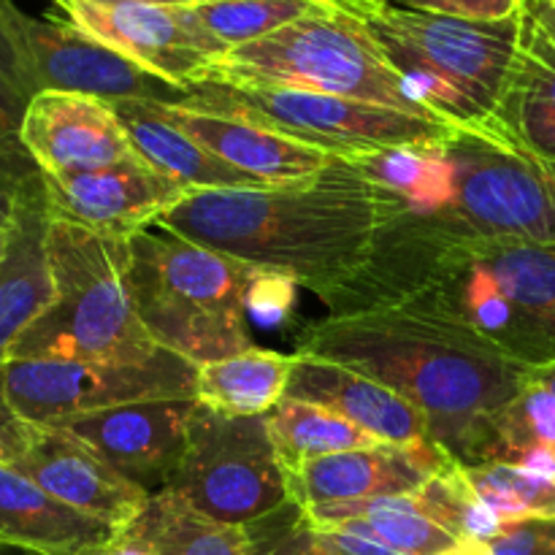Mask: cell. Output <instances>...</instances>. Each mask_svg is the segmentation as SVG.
Returning <instances> with one entry per match:
<instances>
[{"instance_id":"1","label":"cell","mask_w":555,"mask_h":555,"mask_svg":"<svg viewBox=\"0 0 555 555\" xmlns=\"http://www.w3.org/2000/svg\"><path fill=\"white\" fill-rule=\"evenodd\" d=\"M318 298L328 314L431 309L524 366L555 361V244L469 236L404 215L361 269Z\"/></svg>"},{"instance_id":"2","label":"cell","mask_w":555,"mask_h":555,"mask_svg":"<svg viewBox=\"0 0 555 555\" xmlns=\"http://www.w3.org/2000/svg\"><path fill=\"white\" fill-rule=\"evenodd\" d=\"M296 356L356 369L423 412L428 437L461 466H480L496 417L531 369L466 325L423 307L325 314L296 339Z\"/></svg>"},{"instance_id":"3","label":"cell","mask_w":555,"mask_h":555,"mask_svg":"<svg viewBox=\"0 0 555 555\" xmlns=\"http://www.w3.org/2000/svg\"><path fill=\"white\" fill-rule=\"evenodd\" d=\"M404 215L399 198L334 157L307 182L193 190L155 222L253 269L293 276L320 296L361 269Z\"/></svg>"},{"instance_id":"4","label":"cell","mask_w":555,"mask_h":555,"mask_svg":"<svg viewBox=\"0 0 555 555\" xmlns=\"http://www.w3.org/2000/svg\"><path fill=\"white\" fill-rule=\"evenodd\" d=\"M363 22L417 106L448 125L493 117L518 52L520 14L459 20L390 0H336Z\"/></svg>"},{"instance_id":"5","label":"cell","mask_w":555,"mask_h":555,"mask_svg":"<svg viewBox=\"0 0 555 555\" xmlns=\"http://www.w3.org/2000/svg\"><path fill=\"white\" fill-rule=\"evenodd\" d=\"M128 287L160 350L204 366L249 350L247 291L253 266L150 222L128 236Z\"/></svg>"},{"instance_id":"6","label":"cell","mask_w":555,"mask_h":555,"mask_svg":"<svg viewBox=\"0 0 555 555\" xmlns=\"http://www.w3.org/2000/svg\"><path fill=\"white\" fill-rule=\"evenodd\" d=\"M47 258L54 301L14 341L9 361H150L160 347L146 334L128 287V236L49 215Z\"/></svg>"},{"instance_id":"7","label":"cell","mask_w":555,"mask_h":555,"mask_svg":"<svg viewBox=\"0 0 555 555\" xmlns=\"http://www.w3.org/2000/svg\"><path fill=\"white\" fill-rule=\"evenodd\" d=\"M195 85L320 92L437 119L417 106L372 33L345 9L318 11L271 36L228 49Z\"/></svg>"},{"instance_id":"8","label":"cell","mask_w":555,"mask_h":555,"mask_svg":"<svg viewBox=\"0 0 555 555\" xmlns=\"http://www.w3.org/2000/svg\"><path fill=\"white\" fill-rule=\"evenodd\" d=\"M442 146L455 190L448 209L428 222L499 242L555 244L553 166L526 152L493 117L450 125Z\"/></svg>"},{"instance_id":"9","label":"cell","mask_w":555,"mask_h":555,"mask_svg":"<svg viewBox=\"0 0 555 555\" xmlns=\"http://www.w3.org/2000/svg\"><path fill=\"white\" fill-rule=\"evenodd\" d=\"M166 491L228 526H253L291 502L287 472L266 415H222L195 404L188 448Z\"/></svg>"},{"instance_id":"10","label":"cell","mask_w":555,"mask_h":555,"mask_svg":"<svg viewBox=\"0 0 555 555\" xmlns=\"http://www.w3.org/2000/svg\"><path fill=\"white\" fill-rule=\"evenodd\" d=\"M188 103L263 125L274 133L318 146L345 160L383 146L437 139L450 128L439 119L415 117L377 103L304 90H274V87L242 90V87L195 85L190 87Z\"/></svg>"},{"instance_id":"11","label":"cell","mask_w":555,"mask_h":555,"mask_svg":"<svg viewBox=\"0 0 555 555\" xmlns=\"http://www.w3.org/2000/svg\"><path fill=\"white\" fill-rule=\"evenodd\" d=\"M3 388L16 417L52 423L60 417L163 399H195L198 366L160 350L150 361H70L20 358L3 363Z\"/></svg>"},{"instance_id":"12","label":"cell","mask_w":555,"mask_h":555,"mask_svg":"<svg viewBox=\"0 0 555 555\" xmlns=\"http://www.w3.org/2000/svg\"><path fill=\"white\" fill-rule=\"evenodd\" d=\"M0 464L36 482L49 496L125 531L150 493L119 475L90 444L49 423L14 417L0 439Z\"/></svg>"},{"instance_id":"13","label":"cell","mask_w":555,"mask_h":555,"mask_svg":"<svg viewBox=\"0 0 555 555\" xmlns=\"http://www.w3.org/2000/svg\"><path fill=\"white\" fill-rule=\"evenodd\" d=\"M63 11L87 36L184 90L228 52L184 14L182 5L155 0H65Z\"/></svg>"},{"instance_id":"14","label":"cell","mask_w":555,"mask_h":555,"mask_svg":"<svg viewBox=\"0 0 555 555\" xmlns=\"http://www.w3.org/2000/svg\"><path fill=\"white\" fill-rule=\"evenodd\" d=\"M22 36L30 54L38 92L57 90L90 95L98 101L188 103L190 90L150 74L139 63L98 38L87 36L70 20L22 16Z\"/></svg>"},{"instance_id":"15","label":"cell","mask_w":555,"mask_h":555,"mask_svg":"<svg viewBox=\"0 0 555 555\" xmlns=\"http://www.w3.org/2000/svg\"><path fill=\"white\" fill-rule=\"evenodd\" d=\"M195 399L141 401L87 415L60 417L49 426L74 434L90 444L103 461L114 466L146 493L166 491L173 469L188 448V428Z\"/></svg>"},{"instance_id":"16","label":"cell","mask_w":555,"mask_h":555,"mask_svg":"<svg viewBox=\"0 0 555 555\" xmlns=\"http://www.w3.org/2000/svg\"><path fill=\"white\" fill-rule=\"evenodd\" d=\"M49 215L101 233L130 236L190 193L139 155L85 173H41Z\"/></svg>"},{"instance_id":"17","label":"cell","mask_w":555,"mask_h":555,"mask_svg":"<svg viewBox=\"0 0 555 555\" xmlns=\"http://www.w3.org/2000/svg\"><path fill=\"white\" fill-rule=\"evenodd\" d=\"M459 461L431 437L410 444H377L366 450L325 455L287 472L291 502L298 507L363 502V499L410 493L431 477L450 472Z\"/></svg>"},{"instance_id":"18","label":"cell","mask_w":555,"mask_h":555,"mask_svg":"<svg viewBox=\"0 0 555 555\" xmlns=\"http://www.w3.org/2000/svg\"><path fill=\"white\" fill-rule=\"evenodd\" d=\"M20 141L41 173H85L133 157V144L106 101L41 90L27 103Z\"/></svg>"},{"instance_id":"19","label":"cell","mask_w":555,"mask_h":555,"mask_svg":"<svg viewBox=\"0 0 555 555\" xmlns=\"http://www.w3.org/2000/svg\"><path fill=\"white\" fill-rule=\"evenodd\" d=\"M146 103L157 117L198 141L206 152L263 184L307 182L323 173L334 160V155L318 146L301 144L231 114L211 112L193 103Z\"/></svg>"},{"instance_id":"20","label":"cell","mask_w":555,"mask_h":555,"mask_svg":"<svg viewBox=\"0 0 555 555\" xmlns=\"http://www.w3.org/2000/svg\"><path fill=\"white\" fill-rule=\"evenodd\" d=\"M285 396L328 406L385 444H410L417 439H428L426 417L412 401L356 369L339 366L323 358L296 356Z\"/></svg>"},{"instance_id":"21","label":"cell","mask_w":555,"mask_h":555,"mask_svg":"<svg viewBox=\"0 0 555 555\" xmlns=\"http://www.w3.org/2000/svg\"><path fill=\"white\" fill-rule=\"evenodd\" d=\"M49 204L38 173L22 195L20 215L11 228V244L0 263V366L9 361L14 341L54 301V282L47 258Z\"/></svg>"},{"instance_id":"22","label":"cell","mask_w":555,"mask_h":555,"mask_svg":"<svg viewBox=\"0 0 555 555\" xmlns=\"http://www.w3.org/2000/svg\"><path fill=\"white\" fill-rule=\"evenodd\" d=\"M122 534L106 520L79 513L11 466L0 464V540L47 555H92Z\"/></svg>"},{"instance_id":"23","label":"cell","mask_w":555,"mask_h":555,"mask_svg":"<svg viewBox=\"0 0 555 555\" xmlns=\"http://www.w3.org/2000/svg\"><path fill=\"white\" fill-rule=\"evenodd\" d=\"M493 119L542 163L555 168V41L520 11V36Z\"/></svg>"},{"instance_id":"24","label":"cell","mask_w":555,"mask_h":555,"mask_svg":"<svg viewBox=\"0 0 555 555\" xmlns=\"http://www.w3.org/2000/svg\"><path fill=\"white\" fill-rule=\"evenodd\" d=\"M301 509L304 518L314 529L356 531L404 555H437L459 542L434 518L421 488L410 493H396V496L318 504V507Z\"/></svg>"},{"instance_id":"25","label":"cell","mask_w":555,"mask_h":555,"mask_svg":"<svg viewBox=\"0 0 555 555\" xmlns=\"http://www.w3.org/2000/svg\"><path fill=\"white\" fill-rule=\"evenodd\" d=\"M108 106L117 114L135 155L160 173H166L168 179L188 188L190 193L193 190H228L263 184L222 163L220 157L206 152L198 141H193L188 133L157 117L146 101H119L108 103Z\"/></svg>"},{"instance_id":"26","label":"cell","mask_w":555,"mask_h":555,"mask_svg":"<svg viewBox=\"0 0 555 555\" xmlns=\"http://www.w3.org/2000/svg\"><path fill=\"white\" fill-rule=\"evenodd\" d=\"M442 135L363 152L347 157V163L399 198L410 217L434 220L448 209L455 190L453 166L444 155Z\"/></svg>"},{"instance_id":"27","label":"cell","mask_w":555,"mask_h":555,"mask_svg":"<svg viewBox=\"0 0 555 555\" xmlns=\"http://www.w3.org/2000/svg\"><path fill=\"white\" fill-rule=\"evenodd\" d=\"M146 555H249L244 526H228L198 513L173 491L150 493L133 524L122 531Z\"/></svg>"},{"instance_id":"28","label":"cell","mask_w":555,"mask_h":555,"mask_svg":"<svg viewBox=\"0 0 555 555\" xmlns=\"http://www.w3.org/2000/svg\"><path fill=\"white\" fill-rule=\"evenodd\" d=\"M296 356L274 350H249L198 366L195 401L222 415H269L285 399Z\"/></svg>"},{"instance_id":"29","label":"cell","mask_w":555,"mask_h":555,"mask_svg":"<svg viewBox=\"0 0 555 555\" xmlns=\"http://www.w3.org/2000/svg\"><path fill=\"white\" fill-rule=\"evenodd\" d=\"M271 442L280 455L285 472L298 469L301 464L325 455L350 453V450L377 448L379 439L361 431L356 423L336 415L334 410L309 401H298L285 396L274 410L266 415Z\"/></svg>"},{"instance_id":"30","label":"cell","mask_w":555,"mask_h":555,"mask_svg":"<svg viewBox=\"0 0 555 555\" xmlns=\"http://www.w3.org/2000/svg\"><path fill=\"white\" fill-rule=\"evenodd\" d=\"M518 464L555 477V396L545 383L529 379L496 417L482 464Z\"/></svg>"},{"instance_id":"31","label":"cell","mask_w":555,"mask_h":555,"mask_svg":"<svg viewBox=\"0 0 555 555\" xmlns=\"http://www.w3.org/2000/svg\"><path fill=\"white\" fill-rule=\"evenodd\" d=\"M328 9L339 5L318 0H195L182 5L184 14L225 49L258 41L291 22Z\"/></svg>"},{"instance_id":"32","label":"cell","mask_w":555,"mask_h":555,"mask_svg":"<svg viewBox=\"0 0 555 555\" xmlns=\"http://www.w3.org/2000/svg\"><path fill=\"white\" fill-rule=\"evenodd\" d=\"M466 482L502 524L529 518H555V477L518 464L461 466Z\"/></svg>"},{"instance_id":"33","label":"cell","mask_w":555,"mask_h":555,"mask_svg":"<svg viewBox=\"0 0 555 555\" xmlns=\"http://www.w3.org/2000/svg\"><path fill=\"white\" fill-rule=\"evenodd\" d=\"M247 534L253 545L249 555H339L318 540L314 529L304 518V509L293 502L247 526Z\"/></svg>"},{"instance_id":"34","label":"cell","mask_w":555,"mask_h":555,"mask_svg":"<svg viewBox=\"0 0 555 555\" xmlns=\"http://www.w3.org/2000/svg\"><path fill=\"white\" fill-rule=\"evenodd\" d=\"M298 287L301 285L293 276L258 269L247 291V318H253L263 328H276L291 318Z\"/></svg>"},{"instance_id":"35","label":"cell","mask_w":555,"mask_h":555,"mask_svg":"<svg viewBox=\"0 0 555 555\" xmlns=\"http://www.w3.org/2000/svg\"><path fill=\"white\" fill-rule=\"evenodd\" d=\"M22 16H25V11L16 9L14 0H0V74L16 90L33 98L38 92V85L25 47V36H22Z\"/></svg>"},{"instance_id":"36","label":"cell","mask_w":555,"mask_h":555,"mask_svg":"<svg viewBox=\"0 0 555 555\" xmlns=\"http://www.w3.org/2000/svg\"><path fill=\"white\" fill-rule=\"evenodd\" d=\"M41 173L25 146L0 144V231H11L20 215L27 184Z\"/></svg>"},{"instance_id":"37","label":"cell","mask_w":555,"mask_h":555,"mask_svg":"<svg viewBox=\"0 0 555 555\" xmlns=\"http://www.w3.org/2000/svg\"><path fill=\"white\" fill-rule=\"evenodd\" d=\"M491 555H555V518H529L504 524L486 542Z\"/></svg>"},{"instance_id":"38","label":"cell","mask_w":555,"mask_h":555,"mask_svg":"<svg viewBox=\"0 0 555 555\" xmlns=\"http://www.w3.org/2000/svg\"><path fill=\"white\" fill-rule=\"evenodd\" d=\"M396 5L415 11H431V14L459 16V20L475 22H499L524 11V0H390Z\"/></svg>"},{"instance_id":"39","label":"cell","mask_w":555,"mask_h":555,"mask_svg":"<svg viewBox=\"0 0 555 555\" xmlns=\"http://www.w3.org/2000/svg\"><path fill=\"white\" fill-rule=\"evenodd\" d=\"M314 534H318V540L323 542L328 551L339 555H404L393 551V547L383 545V542L372 540V537L356 534V531H347V529H314Z\"/></svg>"},{"instance_id":"40","label":"cell","mask_w":555,"mask_h":555,"mask_svg":"<svg viewBox=\"0 0 555 555\" xmlns=\"http://www.w3.org/2000/svg\"><path fill=\"white\" fill-rule=\"evenodd\" d=\"M27 103H30V98L22 90H16V87L0 74V144H16V141H20Z\"/></svg>"},{"instance_id":"41","label":"cell","mask_w":555,"mask_h":555,"mask_svg":"<svg viewBox=\"0 0 555 555\" xmlns=\"http://www.w3.org/2000/svg\"><path fill=\"white\" fill-rule=\"evenodd\" d=\"M524 9L540 22L542 30H545L555 41V9H547V5H529V3H524Z\"/></svg>"},{"instance_id":"42","label":"cell","mask_w":555,"mask_h":555,"mask_svg":"<svg viewBox=\"0 0 555 555\" xmlns=\"http://www.w3.org/2000/svg\"><path fill=\"white\" fill-rule=\"evenodd\" d=\"M92 555H146V553L141 551V547L135 545V542H130L128 537L119 534L117 540L112 542V545H106V547H103V551H98V553H92Z\"/></svg>"},{"instance_id":"43","label":"cell","mask_w":555,"mask_h":555,"mask_svg":"<svg viewBox=\"0 0 555 555\" xmlns=\"http://www.w3.org/2000/svg\"><path fill=\"white\" fill-rule=\"evenodd\" d=\"M437 555H491V553H488L486 542L459 540L453 547H448V551H442V553H437Z\"/></svg>"},{"instance_id":"44","label":"cell","mask_w":555,"mask_h":555,"mask_svg":"<svg viewBox=\"0 0 555 555\" xmlns=\"http://www.w3.org/2000/svg\"><path fill=\"white\" fill-rule=\"evenodd\" d=\"M3 369V366H0ZM14 410H11L9 404V396H5V388H3V372H0V439H3V431L9 428V423L14 421Z\"/></svg>"},{"instance_id":"45","label":"cell","mask_w":555,"mask_h":555,"mask_svg":"<svg viewBox=\"0 0 555 555\" xmlns=\"http://www.w3.org/2000/svg\"><path fill=\"white\" fill-rule=\"evenodd\" d=\"M0 555H47V553L33 551V547H25V545H16V542H9V540H0Z\"/></svg>"},{"instance_id":"46","label":"cell","mask_w":555,"mask_h":555,"mask_svg":"<svg viewBox=\"0 0 555 555\" xmlns=\"http://www.w3.org/2000/svg\"><path fill=\"white\" fill-rule=\"evenodd\" d=\"M534 377L540 379V383H545L547 388L553 390V396H555V361H553V363H547V366L534 369Z\"/></svg>"},{"instance_id":"47","label":"cell","mask_w":555,"mask_h":555,"mask_svg":"<svg viewBox=\"0 0 555 555\" xmlns=\"http://www.w3.org/2000/svg\"><path fill=\"white\" fill-rule=\"evenodd\" d=\"M9 244H11V231H0V263L5 260V253H9Z\"/></svg>"},{"instance_id":"48","label":"cell","mask_w":555,"mask_h":555,"mask_svg":"<svg viewBox=\"0 0 555 555\" xmlns=\"http://www.w3.org/2000/svg\"><path fill=\"white\" fill-rule=\"evenodd\" d=\"M529 5H547V9H555V0H524Z\"/></svg>"},{"instance_id":"49","label":"cell","mask_w":555,"mask_h":555,"mask_svg":"<svg viewBox=\"0 0 555 555\" xmlns=\"http://www.w3.org/2000/svg\"><path fill=\"white\" fill-rule=\"evenodd\" d=\"M155 3H166V5H184V3H195V0H155Z\"/></svg>"},{"instance_id":"50","label":"cell","mask_w":555,"mask_h":555,"mask_svg":"<svg viewBox=\"0 0 555 555\" xmlns=\"http://www.w3.org/2000/svg\"><path fill=\"white\" fill-rule=\"evenodd\" d=\"M318 3H328V5H339L336 0H318Z\"/></svg>"},{"instance_id":"51","label":"cell","mask_w":555,"mask_h":555,"mask_svg":"<svg viewBox=\"0 0 555 555\" xmlns=\"http://www.w3.org/2000/svg\"><path fill=\"white\" fill-rule=\"evenodd\" d=\"M98 3H119V0H98Z\"/></svg>"},{"instance_id":"52","label":"cell","mask_w":555,"mask_h":555,"mask_svg":"<svg viewBox=\"0 0 555 555\" xmlns=\"http://www.w3.org/2000/svg\"><path fill=\"white\" fill-rule=\"evenodd\" d=\"M52 3H57L60 9H63V5H65V0H52Z\"/></svg>"}]
</instances>
